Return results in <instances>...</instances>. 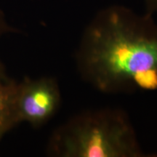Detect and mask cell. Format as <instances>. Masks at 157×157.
Listing matches in <instances>:
<instances>
[{
  "label": "cell",
  "mask_w": 157,
  "mask_h": 157,
  "mask_svg": "<svg viewBox=\"0 0 157 157\" xmlns=\"http://www.w3.org/2000/svg\"><path fill=\"white\" fill-rule=\"evenodd\" d=\"M48 154L59 157H148L123 110H90L76 114L51 137Z\"/></svg>",
  "instance_id": "2"
},
{
  "label": "cell",
  "mask_w": 157,
  "mask_h": 157,
  "mask_svg": "<svg viewBox=\"0 0 157 157\" xmlns=\"http://www.w3.org/2000/svg\"><path fill=\"white\" fill-rule=\"evenodd\" d=\"M84 81L107 94L157 90V24L152 14L139 15L112 6L95 15L76 53Z\"/></svg>",
  "instance_id": "1"
},
{
  "label": "cell",
  "mask_w": 157,
  "mask_h": 157,
  "mask_svg": "<svg viewBox=\"0 0 157 157\" xmlns=\"http://www.w3.org/2000/svg\"><path fill=\"white\" fill-rule=\"evenodd\" d=\"M146 5L147 13L153 14L157 13V0H145Z\"/></svg>",
  "instance_id": "5"
},
{
  "label": "cell",
  "mask_w": 157,
  "mask_h": 157,
  "mask_svg": "<svg viewBox=\"0 0 157 157\" xmlns=\"http://www.w3.org/2000/svg\"><path fill=\"white\" fill-rule=\"evenodd\" d=\"M60 92L52 78H25L17 84L15 99L17 122L27 121L34 127L46 123L60 106Z\"/></svg>",
  "instance_id": "3"
},
{
  "label": "cell",
  "mask_w": 157,
  "mask_h": 157,
  "mask_svg": "<svg viewBox=\"0 0 157 157\" xmlns=\"http://www.w3.org/2000/svg\"><path fill=\"white\" fill-rule=\"evenodd\" d=\"M17 86L5 75L0 66V139L6 131L17 123L15 111Z\"/></svg>",
  "instance_id": "4"
}]
</instances>
